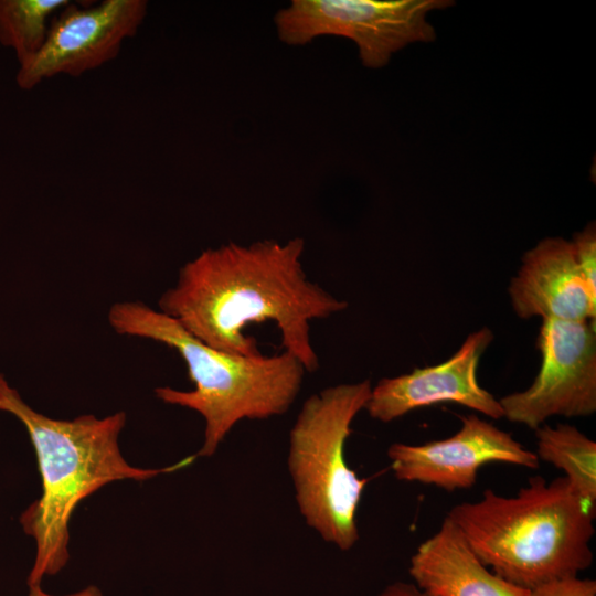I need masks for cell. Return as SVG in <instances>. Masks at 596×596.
<instances>
[{"label":"cell","mask_w":596,"mask_h":596,"mask_svg":"<svg viewBox=\"0 0 596 596\" xmlns=\"http://www.w3.org/2000/svg\"><path fill=\"white\" fill-rule=\"evenodd\" d=\"M305 242L264 240L207 248L185 263L158 310L204 343L233 354L260 355L245 334L252 323L272 320L285 352L307 372L319 368L310 322L344 310L348 304L308 279L301 264Z\"/></svg>","instance_id":"1"},{"label":"cell","mask_w":596,"mask_h":596,"mask_svg":"<svg viewBox=\"0 0 596 596\" xmlns=\"http://www.w3.org/2000/svg\"><path fill=\"white\" fill-rule=\"evenodd\" d=\"M1 412L25 427L41 476V496L21 514L23 531L35 542L28 585H41L68 562L70 521L77 505L102 487L118 480L143 481L189 466L195 455L163 468L135 467L125 459L119 436L126 414H93L73 419L46 416L28 405L13 389Z\"/></svg>","instance_id":"2"},{"label":"cell","mask_w":596,"mask_h":596,"mask_svg":"<svg viewBox=\"0 0 596 596\" xmlns=\"http://www.w3.org/2000/svg\"><path fill=\"white\" fill-rule=\"evenodd\" d=\"M595 514L565 477L546 481L535 476L515 496L487 489L447 517L486 566L531 590L590 567Z\"/></svg>","instance_id":"3"},{"label":"cell","mask_w":596,"mask_h":596,"mask_svg":"<svg viewBox=\"0 0 596 596\" xmlns=\"http://www.w3.org/2000/svg\"><path fill=\"white\" fill-rule=\"evenodd\" d=\"M107 318L116 333L162 343L185 362L194 389L160 386L155 394L167 404L190 408L203 417L204 440L196 457L212 456L242 419L285 414L300 392L306 370L288 352L245 356L215 349L141 301L114 304Z\"/></svg>","instance_id":"4"},{"label":"cell","mask_w":596,"mask_h":596,"mask_svg":"<svg viewBox=\"0 0 596 596\" xmlns=\"http://www.w3.org/2000/svg\"><path fill=\"white\" fill-rule=\"evenodd\" d=\"M370 380L329 386L310 395L289 432L288 470L306 523L348 551L360 535L356 511L369 481L345 460V444L371 394Z\"/></svg>","instance_id":"5"},{"label":"cell","mask_w":596,"mask_h":596,"mask_svg":"<svg viewBox=\"0 0 596 596\" xmlns=\"http://www.w3.org/2000/svg\"><path fill=\"white\" fill-rule=\"evenodd\" d=\"M450 0H292L274 17L279 40L306 45L322 35L352 40L363 66L381 68L408 44L432 42L427 15Z\"/></svg>","instance_id":"6"},{"label":"cell","mask_w":596,"mask_h":596,"mask_svg":"<svg viewBox=\"0 0 596 596\" xmlns=\"http://www.w3.org/2000/svg\"><path fill=\"white\" fill-rule=\"evenodd\" d=\"M540 371L524 391L499 400L503 417L533 430L554 416L596 412L595 322L542 319L536 340Z\"/></svg>","instance_id":"7"},{"label":"cell","mask_w":596,"mask_h":596,"mask_svg":"<svg viewBox=\"0 0 596 596\" xmlns=\"http://www.w3.org/2000/svg\"><path fill=\"white\" fill-rule=\"evenodd\" d=\"M148 12L146 0H104L94 6L68 2L52 19L42 47L20 64L17 82L30 89L45 79L72 77L117 57Z\"/></svg>","instance_id":"8"},{"label":"cell","mask_w":596,"mask_h":596,"mask_svg":"<svg viewBox=\"0 0 596 596\" xmlns=\"http://www.w3.org/2000/svg\"><path fill=\"white\" fill-rule=\"evenodd\" d=\"M387 457L396 479L446 491L473 487L487 464L528 469L540 465L533 450L475 414L461 417V427L450 437L422 445L394 443L387 448Z\"/></svg>","instance_id":"9"},{"label":"cell","mask_w":596,"mask_h":596,"mask_svg":"<svg viewBox=\"0 0 596 596\" xmlns=\"http://www.w3.org/2000/svg\"><path fill=\"white\" fill-rule=\"evenodd\" d=\"M492 340V331L481 328L443 363L380 380L372 386L364 409L373 419L390 423L421 407L456 403L492 419L502 418L499 400L480 385L477 375L480 359Z\"/></svg>","instance_id":"10"},{"label":"cell","mask_w":596,"mask_h":596,"mask_svg":"<svg viewBox=\"0 0 596 596\" xmlns=\"http://www.w3.org/2000/svg\"><path fill=\"white\" fill-rule=\"evenodd\" d=\"M518 317L595 322L596 295L576 264L570 241L546 237L528 251L509 288Z\"/></svg>","instance_id":"11"},{"label":"cell","mask_w":596,"mask_h":596,"mask_svg":"<svg viewBox=\"0 0 596 596\" xmlns=\"http://www.w3.org/2000/svg\"><path fill=\"white\" fill-rule=\"evenodd\" d=\"M408 573L413 584L430 596H526L530 592L486 566L447 515L416 549Z\"/></svg>","instance_id":"12"},{"label":"cell","mask_w":596,"mask_h":596,"mask_svg":"<svg viewBox=\"0 0 596 596\" xmlns=\"http://www.w3.org/2000/svg\"><path fill=\"white\" fill-rule=\"evenodd\" d=\"M534 432L539 460L562 470L574 491L596 508V443L568 424H543Z\"/></svg>","instance_id":"13"},{"label":"cell","mask_w":596,"mask_h":596,"mask_svg":"<svg viewBox=\"0 0 596 596\" xmlns=\"http://www.w3.org/2000/svg\"><path fill=\"white\" fill-rule=\"evenodd\" d=\"M68 0H0V42L12 47L20 64L42 47L53 17Z\"/></svg>","instance_id":"14"},{"label":"cell","mask_w":596,"mask_h":596,"mask_svg":"<svg viewBox=\"0 0 596 596\" xmlns=\"http://www.w3.org/2000/svg\"><path fill=\"white\" fill-rule=\"evenodd\" d=\"M574 257L578 269L588 285L590 291L596 295V226L589 223L583 231L573 235L571 241Z\"/></svg>","instance_id":"15"},{"label":"cell","mask_w":596,"mask_h":596,"mask_svg":"<svg viewBox=\"0 0 596 596\" xmlns=\"http://www.w3.org/2000/svg\"><path fill=\"white\" fill-rule=\"evenodd\" d=\"M526 596H596V582L570 577L531 589Z\"/></svg>","instance_id":"16"},{"label":"cell","mask_w":596,"mask_h":596,"mask_svg":"<svg viewBox=\"0 0 596 596\" xmlns=\"http://www.w3.org/2000/svg\"><path fill=\"white\" fill-rule=\"evenodd\" d=\"M377 596H430L421 590L415 584L396 581L385 586Z\"/></svg>","instance_id":"17"},{"label":"cell","mask_w":596,"mask_h":596,"mask_svg":"<svg viewBox=\"0 0 596 596\" xmlns=\"http://www.w3.org/2000/svg\"><path fill=\"white\" fill-rule=\"evenodd\" d=\"M29 596H56L45 593L41 585L29 586ZM62 596H103L100 589L95 585H89L78 592Z\"/></svg>","instance_id":"18"},{"label":"cell","mask_w":596,"mask_h":596,"mask_svg":"<svg viewBox=\"0 0 596 596\" xmlns=\"http://www.w3.org/2000/svg\"><path fill=\"white\" fill-rule=\"evenodd\" d=\"M13 387L10 386L6 377L0 373V412L3 402L6 401L7 396L11 393Z\"/></svg>","instance_id":"19"}]
</instances>
